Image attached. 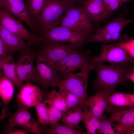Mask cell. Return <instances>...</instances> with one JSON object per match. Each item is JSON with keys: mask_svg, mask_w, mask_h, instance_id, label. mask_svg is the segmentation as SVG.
Instances as JSON below:
<instances>
[{"mask_svg": "<svg viewBox=\"0 0 134 134\" xmlns=\"http://www.w3.org/2000/svg\"><path fill=\"white\" fill-rule=\"evenodd\" d=\"M22 21L7 11L0 9V24L10 32L16 34L29 42L32 46L37 40V36L28 30Z\"/></svg>", "mask_w": 134, "mask_h": 134, "instance_id": "cell-13", "label": "cell"}, {"mask_svg": "<svg viewBox=\"0 0 134 134\" xmlns=\"http://www.w3.org/2000/svg\"><path fill=\"white\" fill-rule=\"evenodd\" d=\"M82 121L85 125L87 134H101L100 120L87 109L83 111Z\"/></svg>", "mask_w": 134, "mask_h": 134, "instance_id": "cell-23", "label": "cell"}, {"mask_svg": "<svg viewBox=\"0 0 134 134\" xmlns=\"http://www.w3.org/2000/svg\"><path fill=\"white\" fill-rule=\"evenodd\" d=\"M134 0H103L110 14L124 3Z\"/></svg>", "mask_w": 134, "mask_h": 134, "instance_id": "cell-32", "label": "cell"}, {"mask_svg": "<svg viewBox=\"0 0 134 134\" xmlns=\"http://www.w3.org/2000/svg\"><path fill=\"white\" fill-rule=\"evenodd\" d=\"M46 96L47 98L55 107L64 112L67 110V105L63 96L59 91L55 89L47 93Z\"/></svg>", "mask_w": 134, "mask_h": 134, "instance_id": "cell-27", "label": "cell"}, {"mask_svg": "<svg viewBox=\"0 0 134 134\" xmlns=\"http://www.w3.org/2000/svg\"><path fill=\"white\" fill-rule=\"evenodd\" d=\"M133 20L120 18L111 21L103 28L98 29L94 34L88 38L87 43L99 42L107 43L117 41L124 28Z\"/></svg>", "mask_w": 134, "mask_h": 134, "instance_id": "cell-10", "label": "cell"}, {"mask_svg": "<svg viewBox=\"0 0 134 134\" xmlns=\"http://www.w3.org/2000/svg\"><path fill=\"white\" fill-rule=\"evenodd\" d=\"M46 93L38 86L26 83L17 95L16 101L18 106L29 108L43 101Z\"/></svg>", "mask_w": 134, "mask_h": 134, "instance_id": "cell-15", "label": "cell"}, {"mask_svg": "<svg viewBox=\"0 0 134 134\" xmlns=\"http://www.w3.org/2000/svg\"><path fill=\"white\" fill-rule=\"evenodd\" d=\"M91 53L90 51H87L84 53L78 50L53 65L61 75L62 79H65L76 70L81 69L86 64L90 63L92 58Z\"/></svg>", "mask_w": 134, "mask_h": 134, "instance_id": "cell-8", "label": "cell"}, {"mask_svg": "<svg viewBox=\"0 0 134 134\" xmlns=\"http://www.w3.org/2000/svg\"><path fill=\"white\" fill-rule=\"evenodd\" d=\"M110 115L108 118L117 127H126L134 125V105L130 106H119L109 103L105 109Z\"/></svg>", "mask_w": 134, "mask_h": 134, "instance_id": "cell-16", "label": "cell"}, {"mask_svg": "<svg viewBox=\"0 0 134 134\" xmlns=\"http://www.w3.org/2000/svg\"><path fill=\"white\" fill-rule=\"evenodd\" d=\"M45 0H25L30 17L36 24Z\"/></svg>", "mask_w": 134, "mask_h": 134, "instance_id": "cell-26", "label": "cell"}, {"mask_svg": "<svg viewBox=\"0 0 134 134\" xmlns=\"http://www.w3.org/2000/svg\"><path fill=\"white\" fill-rule=\"evenodd\" d=\"M131 65L132 67L134 68V63H131Z\"/></svg>", "mask_w": 134, "mask_h": 134, "instance_id": "cell-39", "label": "cell"}, {"mask_svg": "<svg viewBox=\"0 0 134 134\" xmlns=\"http://www.w3.org/2000/svg\"><path fill=\"white\" fill-rule=\"evenodd\" d=\"M42 134H86V132H82L75 129L58 123L50 125L49 128L42 126L40 127Z\"/></svg>", "mask_w": 134, "mask_h": 134, "instance_id": "cell-25", "label": "cell"}, {"mask_svg": "<svg viewBox=\"0 0 134 134\" xmlns=\"http://www.w3.org/2000/svg\"></svg>", "mask_w": 134, "mask_h": 134, "instance_id": "cell-41", "label": "cell"}, {"mask_svg": "<svg viewBox=\"0 0 134 134\" xmlns=\"http://www.w3.org/2000/svg\"><path fill=\"white\" fill-rule=\"evenodd\" d=\"M110 95L105 90H98L94 95L87 98L85 102L84 110L87 109L100 119L109 103L108 99Z\"/></svg>", "mask_w": 134, "mask_h": 134, "instance_id": "cell-18", "label": "cell"}, {"mask_svg": "<svg viewBox=\"0 0 134 134\" xmlns=\"http://www.w3.org/2000/svg\"><path fill=\"white\" fill-rule=\"evenodd\" d=\"M37 47L42 50L52 64L63 60L71 53L79 50L71 44L53 41L41 42Z\"/></svg>", "mask_w": 134, "mask_h": 134, "instance_id": "cell-14", "label": "cell"}, {"mask_svg": "<svg viewBox=\"0 0 134 134\" xmlns=\"http://www.w3.org/2000/svg\"><path fill=\"white\" fill-rule=\"evenodd\" d=\"M16 63L13 54H11L3 62L0 63V68L4 75L11 81L19 91L23 85L22 83L18 78L16 71Z\"/></svg>", "mask_w": 134, "mask_h": 134, "instance_id": "cell-20", "label": "cell"}, {"mask_svg": "<svg viewBox=\"0 0 134 134\" xmlns=\"http://www.w3.org/2000/svg\"><path fill=\"white\" fill-rule=\"evenodd\" d=\"M36 48V63L32 82L39 85L47 93L50 86L62 78L42 50L38 47Z\"/></svg>", "mask_w": 134, "mask_h": 134, "instance_id": "cell-3", "label": "cell"}, {"mask_svg": "<svg viewBox=\"0 0 134 134\" xmlns=\"http://www.w3.org/2000/svg\"><path fill=\"white\" fill-rule=\"evenodd\" d=\"M36 54L35 48L20 51L17 54L16 71L18 78L22 82L33 83L32 79L35 69L34 62Z\"/></svg>", "mask_w": 134, "mask_h": 134, "instance_id": "cell-11", "label": "cell"}, {"mask_svg": "<svg viewBox=\"0 0 134 134\" xmlns=\"http://www.w3.org/2000/svg\"><path fill=\"white\" fill-rule=\"evenodd\" d=\"M108 101L109 103L117 106L134 105V96L133 94L115 92L109 95Z\"/></svg>", "mask_w": 134, "mask_h": 134, "instance_id": "cell-24", "label": "cell"}, {"mask_svg": "<svg viewBox=\"0 0 134 134\" xmlns=\"http://www.w3.org/2000/svg\"><path fill=\"white\" fill-rule=\"evenodd\" d=\"M0 8L25 23L34 34L37 35L39 33L40 29L31 19L25 0H0Z\"/></svg>", "mask_w": 134, "mask_h": 134, "instance_id": "cell-12", "label": "cell"}, {"mask_svg": "<svg viewBox=\"0 0 134 134\" xmlns=\"http://www.w3.org/2000/svg\"><path fill=\"white\" fill-rule=\"evenodd\" d=\"M133 95H134V92L133 93Z\"/></svg>", "mask_w": 134, "mask_h": 134, "instance_id": "cell-40", "label": "cell"}, {"mask_svg": "<svg viewBox=\"0 0 134 134\" xmlns=\"http://www.w3.org/2000/svg\"><path fill=\"white\" fill-rule=\"evenodd\" d=\"M0 38L3 41L9 54L33 48L29 42L10 32L0 24Z\"/></svg>", "mask_w": 134, "mask_h": 134, "instance_id": "cell-17", "label": "cell"}, {"mask_svg": "<svg viewBox=\"0 0 134 134\" xmlns=\"http://www.w3.org/2000/svg\"><path fill=\"white\" fill-rule=\"evenodd\" d=\"M45 99L42 102L36 104L34 107L37 115L38 121L40 125L47 127L49 124V122Z\"/></svg>", "mask_w": 134, "mask_h": 134, "instance_id": "cell-30", "label": "cell"}, {"mask_svg": "<svg viewBox=\"0 0 134 134\" xmlns=\"http://www.w3.org/2000/svg\"><path fill=\"white\" fill-rule=\"evenodd\" d=\"M59 91L64 97L67 105V110L81 107L84 111L85 102L78 97L67 90L59 89Z\"/></svg>", "mask_w": 134, "mask_h": 134, "instance_id": "cell-28", "label": "cell"}, {"mask_svg": "<svg viewBox=\"0 0 134 134\" xmlns=\"http://www.w3.org/2000/svg\"><path fill=\"white\" fill-rule=\"evenodd\" d=\"M71 3L67 0H46L37 23L39 29H46L58 26Z\"/></svg>", "mask_w": 134, "mask_h": 134, "instance_id": "cell-6", "label": "cell"}, {"mask_svg": "<svg viewBox=\"0 0 134 134\" xmlns=\"http://www.w3.org/2000/svg\"><path fill=\"white\" fill-rule=\"evenodd\" d=\"M91 63L97 73V79L94 81L95 90H105L110 95L115 92L118 85L121 84L128 85L127 76L132 69L131 64L123 63L109 66L103 63Z\"/></svg>", "mask_w": 134, "mask_h": 134, "instance_id": "cell-1", "label": "cell"}, {"mask_svg": "<svg viewBox=\"0 0 134 134\" xmlns=\"http://www.w3.org/2000/svg\"><path fill=\"white\" fill-rule=\"evenodd\" d=\"M28 109L18 106L17 110L11 115L7 122L5 123L1 134H7L16 126L20 127L34 134H43L40 124L32 117Z\"/></svg>", "mask_w": 134, "mask_h": 134, "instance_id": "cell-7", "label": "cell"}, {"mask_svg": "<svg viewBox=\"0 0 134 134\" xmlns=\"http://www.w3.org/2000/svg\"><path fill=\"white\" fill-rule=\"evenodd\" d=\"M83 6L93 23L102 20L110 14L103 0H85Z\"/></svg>", "mask_w": 134, "mask_h": 134, "instance_id": "cell-19", "label": "cell"}, {"mask_svg": "<svg viewBox=\"0 0 134 134\" xmlns=\"http://www.w3.org/2000/svg\"><path fill=\"white\" fill-rule=\"evenodd\" d=\"M61 25L80 32L94 31L93 22L83 6L71 3L67 9L62 18Z\"/></svg>", "mask_w": 134, "mask_h": 134, "instance_id": "cell-4", "label": "cell"}, {"mask_svg": "<svg viewBox=\"0 0 134 134\" xmlns=\"http://www.w3.org/2000/svg\"></svg>", "mask_w": 134, "mask_h": 134, "instance_id": "cell-42", "label": "cell"}, {"mask_svg": "<svg viewBox=\"0 0 134 134\" xmlns=\"http://www.w3.org/2000/svg\"><path fill=\"white\" fill-rule=\"evenodd\" d=\"M100 120L101 134H117V131L114 128H113L114 124L110 121L106 115L103 114Z\"/></svg>", "mask_w": 134, "mask_h": 134, "instance_id": "cell-31", "label": "cell"}, {"mask_svg": "<svg viewBox=\"0 0 134 134\" xmlns=\"http://www.w3.org/2000/svg\"><path fill=\"white\" fill-rule=\"evenodd\" d=\"M29 131L25 129L17 128L14 129L8 132L7 134H29Z\"/></svg>", "mask_w": 134, "mask_h": 134, "instance_id": "cell-36", "label": "cell"}, {"mask_svg": "<svg viewBox=\"0 0 134 134\" xmlns=\"http://www.w3.org/2000/svg\"><path fill=\"white\" fill-rule=\"evenodd\" d=\"M48 114L49 124L52 125L58 123L61 119L63 112L55 107L47 98L45 99Z\"/></svg>", "mask_w": 134, "mask_h": 134, "instance_id": "cell-29", "label": "cell"}, {"mask_svg": "<svg viewBox=\"0 0 134 134\" xmlns=\"http://www.w3.org/2000/svg\"><path fill=\"white\" fill-rule=\"evenodd\" d=\"M101 48L100 54L97 56L92 57L90 63H103L107 62L110 65L134 63L132 57L118 42L111 44H103Z\"/></svg>", "mask_w": 134, "mask_h": 134, "instance_id": "cell-9", "label": "cell"}, {"mask_svg": "<svg viewBox=\"0 0 134 134\" xmlns=\"http://www.w3.org/2000/svg\"><path fill=\"white\" fill-rule=\"evenodd\" d=\"M127 78L128 79H130L134 83V68H132L131 72L128 75Z\"/></svg>", "mask_w": 134, "mask_h": 134, "instance_id": "cell-37", "label": "cell"}, {"mask_svg": "<svg viewBox=\"0 0 134 134\" xmlns=\"http://www.w3.org/2000/svg\"><path fill=\"white\" fill-rule=\"evenodd\" d=\"M9 55L3 41L0 38V63L5 60Z\"/></svg>", "mask_w": 134, "mask_h": 134, "instance_id": "cell-35", "label": "cell"}, {"mask_svg": "<svg viewBox=\"0 0 134 134\" xmlns=\"http://www.w3.org/2000/svg\"><path fill=\"white\" fill-rule=\"evenodd\" d=\"M92 33L75 31L61 26L45 29H40L37 35L39 42L43 41L68 42L84 53L83 47Z\"/></svg>", "mask_w": 134, "mask_h": 134, "instance_id": "cell-2", "label": "cell"}, {"mask_svg": "<svg viewBox=\"0 0 134 134\" xmlns=\"http://www.w3.org/2000/svg\"><path fill=\"white\" fill-rule=\"evenodd\" d=\"M119 45L124 48L132 57L134 58V39L118 42Z\"/></svg>", "mask_w": 134, "mask_h": 134, "instance_id": "cell-33", "label": "cell"}, {"mask_svg": "<svg viewBox=\"0 0 134 134\" xmlns=\"http://www.w3.org/2000/svg\"><path fill=\"white\" fill-rule=\"evenodd\" d=\"M117 134H134V125L124 127H115Z\"/></svg>", "mask_w": 134, "mask_h": 134, "instance_id": "cell-34", "label": "cell"}, {"mask_svg": "<svg viewBox=\"0 0 134 134\" xmlns=\"http://www.w3.org/2000/svg\"><path fill=\"white\" fill-rule=\"evenodd\" d=\"M94 69L91 63L86 64L79 72L71 74L67 78L62 79L53 85L52 87L67 90L85 102L87 99V89L89 75Z\"/></svg>", "mask_w": 134, "mask_h": 134, "instance_id": "cell-5", "label": "cell"}, {"mask_svg": "<svg viewBox=\"0 0 134 134\" xmlns=\"http://www.w3.org/2000/svg\"><path fill=\"white\" fill-rule=\"evenodd\" d=\"M72 3H75L78 5L83 6L84 0H67Z\"/></svg>", "mask_w": 134, "mask_h": 134, "instance_id": "cell-38", "label": "cell"}, {"mask_svg": "<svg viewBox=\"0 0 134 134\" xmlns=\"http://www.w3.org/2000/svg\"><path fill=\"white\" fill-rule=\"evenodd\" d=\"M14 85L0 71V95L1 99L0 105L9 107L10 103L14 96Z\"/></svg>", "mask_w": 134, "mask_h": 134, "instance_id": "cell-22", "label": "cell"}, {"mask_svg": "<svg viewBox=\"0 0 134 134\" xmlns=\"http://www.w3.org/2000/svg\"><path fill=\"white\" fill-rule=\"evenodd\" d=\"M83 111L82 108L80 107L67 110L63 112L60 121L64 124L81 132L79 123L82 121Z\"/></svg>", "mask_w": 134, "mask_h": 134, "instance_id": "cell-21", "label": "cell"}]
</instances>
